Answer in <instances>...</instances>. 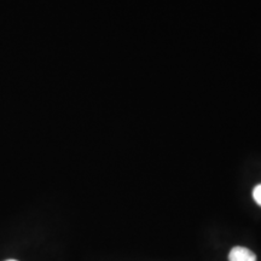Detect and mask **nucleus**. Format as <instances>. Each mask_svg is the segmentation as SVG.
<instances>
[{
    "label": "nucleus",
    "mask_w": 261,
    "mask_h": 261,
    "mask_svg": "<svg viewBox=\"0 0 261 261\" xmlns=\"http://www.w3.org/2000/svg\"><path fill=\"white\" fill-rule=\"evenodd\" d=\"M228 261H256V255L244 247H234L228 254Z\"/></svg>",
    "instance_id": "f257e3e1"
},
{
    "label": "nucleus",
    "mask_w": 261,
    "mask_h": 261,
    "mask_svg": "<svg viewBox=\"0 0 261 261\" xmlns=\"http://www.w3.org/2000/svg\"><path fill=\"white\" fill-rule=\"evenodd\" d=\"M253 197L257 204L261 207V184L257 185V187L254 188L253 190Z\"/></svg>",
    "instance_id": "f03ea898"
},
{
    "label": "nucleus",
    "mask_w": 261,
    "mask_h": 261,
    "mask_svg": "<svg viewBox=\"0 0 261 261\" xmlns=\"http://www.w3.org/2000/svg\"><path fill=\"white\" fill-rule=\"evenodd\" d=\"M6 261H17V260H14V259H10V260H6Z\"/></svg>",
    "instance_id": "7ed1b4c3"
}]
</instances>
